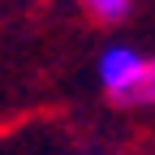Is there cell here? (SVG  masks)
<instances>
[{"label": "cell", "instance_id": "obj_1", "mask_svg": "<svg viewBox=\"0 0 155 155\" xmlns=\"http://www.w3.org/2000/svg\"><path fill=\"white\" fill-rule=\"evenodd\" d=\"M147 65H151V56H142L129 43H116V48L99 52V61H95V82H99V91L112 104L134 108V104H142V91H147Z\"/></svg>", "mask_w": 155, "mask_h": 155}, {"label": "cell", "instance_id": "obj_2", "mask_svg": "<svg viewBox=\"0 0 155 155\" xmlns=\"http://www.w3.org/2000/svg\"><path fill=\"white\" fill-rule=\"evenodd\" d=\"M78 9H86V13H91V22L116 26V22H125V17H129L134 0H78Z\"/></svg>", "mask_w": 155, "mask_h": 155}, {"label": "cell", "instance_id": "obj_3", "mask_svg": "<svg viewBox=\"0 0 155 155\" xmlns=\"http://www.w3.org/2000/svg\"><path fill=\"white\" fill-rule=\"evenodd\" d=\"M142 104H155V56L147 65V91H142Z\"/></svg>", "mask_w": 155, "mask_h": 155}]
</instances>
